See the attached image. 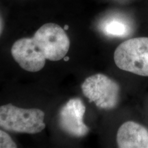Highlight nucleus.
<instances>
[{
	"mask_svg": "<svg viewBox=\"0 0 148 148\" xmlns=\"http://www.w3.org/2000/svg\"><path fill=\"white\" fill-rule=\"evenodd\" d=\"M64 30L58 24H44L32 38H23L14 42L11 48L14 60L25 71L37 72L45 66L46 60L63 59L70 47Z\"/></svg>",
	"mask_w": 148,
	"mask_h": 148,
	"instance_id": "1",
	"label": "nucleus"
},
{
	"mask_svg": "<svg viewBox=\"0 0 148 148\" xmlns=\"http://www.w3.org/2000/svg\"><path fill=\"white\" fill-rule=\"evenodd\" d=\"M45 113L38 108H21L11 103L0 106V128L15 133L34 134L45 127Z\"/></svg>",
	"mask_w": 148,
	"mask_h": 148,
	"instance_id": "2",
	"label": "nucleus"
},
{
	"mask_svg": "<svg viewBox=\"0 0 148 148\" xmlns=\"http://www.w3.org/2000/svg\"><path fill=\"white\" fill-rule=\"evenodd\" d=\"M114 63L123 71L148 76V37H138L121 42L114 52Z\"/></svg>",
	"mask_w": 148,
	"mask_h": 148,
	"instance_id": "3",
	"label": "nucleus"
},
{
	"mask_svg": "<svg viewBox=\"0 0 148 148\" xmlns=\"http://www.w3.org/2000/svg\"><path fill=\"white\" fill-rule=\"evenodd\" d=\"M81 88L83 95L90 102H94L101 109H113L119 101V85L104 74L97 73L88 77Z\"/></svg>",
	"mask_w": 148,
	"mask_h": 148,
	"instance_id": "4",
	"label": "nucleus"
},
{
	"mask_svg": "<svg viewBox=\"0 0 148 148\" xmlns=\"http://www.w3.org/2000/svg\"><path fill=\"white\" fill-rule=\"evenodd\" d=\"M85 111L86 107L82 99L77 97L69 99L59 110V127L72 137H84L90 130L83 121Z\"/></svg>",
	"mask_w": 148,
	"mask_h": 148,
	"instance_id": "5",
	"label": "nucleus"
},
{
	"mask_svg": "<svg viewBox=\"0 0 148 148\" xmlns=\"http://www.w3.org/2000/svg\"><path fill=\"white\" fill-rule=\"evenodd\" d=\"M120 148H148V130L134 121L123 123L116 134Z\"/></svg>",
	"mask_w": 148,
	"mask_h": 148,
	"instance_id": "6",
	"label": "nucleus"
},
{
	"mask_svg": "<svg viewBox=\"0 0 148 148\" xmlns=\"http://www.w3.org/2000/svg\"><path fill=\"white\" fill-rule=\"evenodd\" d=\"M103 31L109 36L123 37L128 33V27L123 21L119 19H110L103 25Z\"/></svg>",
	"mask_w": 148,
	"mask_h": 148,
	"instance_id": "7",
	"label": "nucleus"
},
{
	"mask_svg": "<svg viewBox=\"0 0 148 148\" xmlns=\"http://www.w3.org/2000/svg\"><path fill=\"white\" fill-rule=\"evenodd\" d=\"M16 143L5 131L0 130V148H16Z\"/></svg>",
	"mask_w": 148,
	"mask_h": 148,
	"instance_id": "8",
	"label": "nucleus"
},
{
	"mask_svg": "<svg viewBox=\"0 0 148 148\" xmlns=\"http://www.w3.org/2000/svg\"><path fill=\"white\" fill-rule=\"evenodd\" d=\"M1 30H2V21H1V18H0V34H1Z\"/></svg>",
	"mask_w": 148,
	"mask_h": 148,
	"instance_id": "9",
	"label": "nucleus"
},
{
	"mask_svg": "<svg viewBox=\"0 0 148 148\" xmlns=\"http://www.w3.org/2000/svg\"><path fill=\"white\" fill-rule=\"evenodd\" d=\"M63 59H64V60H65V61L69 60V58H68V57H64Z\"/></svg>",
	"mask_w": 148,
	"mask_h": 148,
	"instance_id": "10",
	"label": "nucleus"
},
{
	"mask_svg": "<svg viewBox=\"0 0 148 148\" xmlns=\"http://www.w3.org/2000/svg\"><path fill=\"white\" fill-rule=\"evenodd\" d=\"M68 27H68L67 26V25H65V27H64V29H65V30H66V29H68Z\"/></svg>",
	"mask_w": 148,
	"mask_h": 148,
	"instance_id": "11",
	"label": "nucleus"
}]
</instances>
